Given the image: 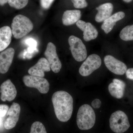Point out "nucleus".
<instances>
[{"label": "nucleus", "mask_w": 133, "mask_h": 133, "mask_svg": "<svg viewBox=\"0 0 133 133\" xmlns=\"http://www.w3.org/2000/svg\"><path fill=\"white\" fill-rule=\"evenodd\" d=\"M98 13L95 17V20L98 22H104L111 16L113 5L110 3H104L96 8Z\"/></svg>", "instance_id": "obj_16"}, {"label": "nucleus", "mask_w": 133, "mask_h": 133, "mask_svg": "<svg viewBox=\"0 0 133 133\" xmlns=\"http://www.w3.org/2000/svg\"><path fill=\"white\" fill-rule=\"evenodd\" d=\"M126 84L120 79H114L112 83L108 86V90L111 95L117 99H121L124 97Z\"/></svg>", "instance_id": "obj_15"}, {"label": "nucleus", "mask_w": 133, "mask_h": 133, "mask_svg": "<svg viewBox=\"0 0 133 133\" xmlns=\"http://www.w3.org/2000/svg\"><path fill=\"white\" fill-rule=\"evenodd\" d=\"M76 24L78 28L83 31V38L86 42L94 40L97 37V30L90 23L79 20Z\"/></svg>", "instance_id": "obj_12"}, {"label": "nucleus", "mask_w": 133, "mask_h": 133, "mask_svg": "<svg viewBox=\"0 0 133 133\" xmlns=\"http://www.w3.org/2000/svg\"><path fill=\"white\" fill-rule=\"evenodd\" d=\"M23 81L26 86L35 88L42 94H46L50 89V84L47 79L38 76L26 75L23 77Z\"/></svg>", "instance_id": "obj_6"}, {"label": "nucleus", "mask_w": 133, "mask_h": 133, "mask_svg": "<svg viewBox=\"0 0 133 133\" xmlns=\"http://www.w3.org/2000/svg\"><path fill=\"white\" fill-rule=\"evenodd\" d=\"M95 112L90 106L84 104L78 109L77 116V124L81 130H88L92 128L95 124Z\"/></svg>", "instance_id": "obj_2"}, {"label": "nucleus", "mask_w": 133, "mask_h": 133, "mask_svg": "<svg viewBox=\"0 0 133 133\" xmlns=\"http://www.w3.org/2000/svg\"><path fill=\"white\" fill-rule=\"evenodd\" d=\"M125 14L123 12H117L111 16L104 22L101 26V29L106 34L109 33L113 28L116 22L123 19L125 17Z\"/></svg>", "instance_id": "obj_17"}, {"label": "nucleus", "mask_w": 133, "mask_h": 133, "mask_svg": "<svg viewBox=\"0 0 133 133\" xmlns=\"http://www.w3.org/2000/svg\"><path fill=\"white\" fill-rule=\"evenodd\" d=\"M3 123V117H0V128L2 127Z\"/></svg>", "instance_id": "obj_30"}, {"label": "nucleus", "mask_w": 133, "mask_h": 133, "mask_svg": "<svg viewBox=\"0 0 133 133\" xmlns=\"http://www.w3.org/2000/svg\"><path fill=\"white\" fill-rule=\"evenodd\" d=\"M50 69L49 64L46 58H42L36 64L30 68L28 73L31 76L43 77L45 76L44 72L50 71Z\"/></svg>", "instance_id": "obj_14"}, {"label": "nucleus", "mask_w": 133, "mask_h": 133, "mask_svg": "<svg viewBox=\"0 0 133 133\" xmlns=\"http://www.w3.org/2000/svg\"><path fill=\"white\" fill-rule=\"evenodd\" d=\"M15 51L13 48H9L0 53V73L5 74L9 70L12 64Z\"/></svg>", "instance_id": "obj_13"}, {"label": "nucleus", "mask_w": 133, "mask_h": 133, "mask_svg": "<svg viewBox=\"0 0 133 133\" xmlns=\"http://www.w3.org/2000/svg\"><path fill=\"white\" fill-rule=\"evenodd\" d=\"M0 92L1 99L3 101H11L15 98L17 91L14 85L10 79H8L2 84Z\"/></svg>", "instance_id": "obj_11"}, {"label": "nucleus", "mask_w": 133, "mask_h": 133, "mask_svg": "<svg viewBox=\"0 0 133 133\" xmlns=\"http://www.w3.org/2000/svg\"><path fill=\"white\" fill-rule=\"evenodd\" d=\"M81 17V12L78 10H67L65 11L62 17L63 24L70 26L76 23Z\"/></svg>", "instance_id": "obj_19"}, {"label": "nucleus", "mask_w": 133, "mask_h": 133, "mask_svg": "<svg viewBox=\"0 0 133 133\" xmlns=\"http://www.w3.org/2000/svg\"><path fill=\"white\" fill-rule=\"evenodd\" d=\"M9 109L8 106L5 104L0 105V117H3L6 115Z\"/></svg>", "instance_id": "obj_26"}, {"label": "nucleus", "mask_w": 133, "mask_h": 133, "mask_svg": "<svg viewBox=\"0 0 133 133\" xmlns=\"http://www.w3.org/2000/svg\"><path fill=\"white\" fill-rule=\"evenodd\" d=\"M104 62L107 69L116 75H124L127 70L125 63L111 55L105 56Z\"/></svg>", "instance_id": "obj_10"}, {"label": "nucleus", "mask_w": 133, "mask_h": 133, "mask_svg": "<svg viewBox=\"0 0 133 133\" xmlns=\"http://www.w3.org/2000/svg\"><path fill=\"white\" fill-rule=\"evenodd\" d=\"M55 114L60 121L66 122L71 118L73 108V99L66 91H57L52 97Z\"/></svg>", "instance_id": "obj_1"}, {"label": "nucleus", "mask_w": 133, "mask_h": 133, "mask_svg": "<svg viewBox=\"0 0 133 133\" xmlns=\"http://www.w3.org/2000/svg\"><path fill=\"white\" fill-rule=\"evenodd\" d=\"M30 133H47L43 124L39 121L34 122L31 125Z\"/></svg>", "instance_id": "obj_21"}, {"label": "nucleus", "mask_w": 133, "mask_h": 133, "mask_svg": "<svg viewBox=\"0 0 133 133\" xmlns=\"http://www.w3.org/2000/svg\"><path fill=\"white\" fill-rule=\"evenodd\" d=\"M26 43L29 46L28 50L29 53H32L36 50L37 43L34 39L31 38H29L26 41Z\"/></svg>", "instance_id": "obj_23"}, {"label": "nucleus", "mask_w": 133, "mask_h": 133, "mask_svg": "<svg viewBox=\"0 0 133 133\" xmlns=\"http://www.w3.org/2000/svg\"><path fill=\"white\" fill-rule=\"evenodd\" d=\"M12 30L8 26L0 28V52L4 50L11 43L12 37Z\"/></svg>", "instance_id": "obj_18"}, {"label": "nucleus", "mask_w": 133, "mask_h": 133, "mask_svg": "<svg viewBox=\"0 0 133 133\" xmlns=\"http://www.w3.org/2000/svg\"><path fill=\"white\" fill-rule=\"evenodd\" d=\"M44 55L52 71L56 73L59 72L62 68V64L58 56L56 47L54 44L48 43Z\"/></svg>", "instance_id": "obj_8"}, {"label": "nucleus", "mask_w": 133, "mask_h": 133, "mask_svg": "<svg viewBox=\"0 0 133 133\" xmlns=\"http://www.w3.org/2000/svg\"><path fill=\"white\" fill-rule=\"evenodd\" d=\"M71 51L76 61L82 62L86 58L87 51L85 45L80 38L74 36H71L68 39Z\"/></svg>", "instance_id": "obj_5"}, {"label": "nucleus", "mask_w": 133, "mask_h": 133, "mask_svg": "<svg viewBox=\"0 0 133 133\" xmlns=\"http://www.w3.org/2000/svg\"><path fill=\"white\" fill-rule=\"evenodd\" d=\"M100 57L96 54L90 55L80 66L79 72L81 76L86 77L90 75L101 66Z\"/></svg>", "instance_id": "obj_7"}, {"label": "nucleus", "mask_w": 133, "mask_h": 133, "mask_svg": "<svg viewBox=\"0 0 133 133\" xmlns=\"http://www.w3.org/2000/svg\"><path fill=\"white\" fill-rule=\"evenodd\" d=\"M55 0H41V5L44 9H48Z\"/></svg>", "instance_id": "obj_25"}, {"label": "nucleus", "mask_w": 133, "mask_h": 133, "mask_svg": "<svg viewBox=\"0 0 133 133\" xmlns=\"http://www.w3.org/2000/svg\"><path fill=\"white\" fill-rule=\"evenodd\" d=\"M29 0H8V3L10 6L17 9L23 8L27 5Z\"/></svg>", "instance_id": "obj_22"}, {"label": "nucleus", "mask_w": 133, "mask_h": 133, "mask_svg": "<svg viewBox=\"0 0 133 133\" xmlns=\"http://www.w3.org/2000/svg\"><path fill=\"white\" fill-rule=\"evenodd\" d=\"M21 112V107L19 104L14 102L6 114L4 127L9 130L14 128L19 119Z\"/></svg>", "instance_id": "obj_9"}, {"label": "nucleus", "mask_w": 133, "mask_h": 133, "mask_svg": "<svg viewBox=\"0 0 133 133\" xmlns=\"http://www.w3.org/2000/svg\"><path fill=\"white\" fill-rule=\"evenodd\" d=\"M101 102L98 99L94 100L92 102V106L95 109H98L101 106Z\"/></svg>", "instance_id": "obj_27"}, {"label": "nucleus", "mask_w": 133, "mask_h": 133, "mask_svg": "<svg viewBox=\"0 0 133 133\" xmlns=\"http://www.w3.org/2000/svg\"><path fill=\"white\" fill-rule=\"evenodd\" d=\"M11 27L14 37L19 39L28 35L33 30V24L28 17L19 15L13 19Z\"/></svg>", "instance_id": "obj_3"}, {"label": "nucleus", "mask_w": 133, "mask_h": 133, "mask_svg": "<svg viewBox=\"0 0 133 133\" xmlns=\"http://www.w3.org/2000/svg\"><path fill=\"white\" fill-rule=\"evenodd\" d=\"M109 126L112 131L116 133H123L130 127L128 117L121 111L112 114L109 119Z\"/></svg>", "instance_id": "obj_4"}, {"label": "nucleus", "mask_w": 133, "mask_h": 133, "mask_svg": "<svg viewBox=\"0 0 133 133\" xmlns=\"http://www.w3.org/2000/svg\"><path fill=\"white\" fill-rule=\"evenodd\" d=\"M71 1L74 7L76 8H84L88 6V3L86 0H71Z\"/></svg>", "instance_id": "obj_24"}, {"label": "nucleus", "mask_w": 133, "mask_h": 133, "mask_svg": "<svg viewBox=\"0 0 133 133\" xmlns=\"http://www.w3.org/2000/svg\"><path fill=\"white\" fill-rule=\"evenodd\" d=\"M8 2V0H0V5L3 6Z\"/></svg>", "instance_id": "obj_29"}, {"label": "nucleus", "mask_w": 133, "mask_h": 133, "mask_svg": "<svg viewBox=\"0 0 133 133\" xmlns=\"http://www.w3.org/2000/svg\"><path fill=\"white\" fill-rule=\"evenodd\" d=\"M125 73L127 78L133 80V68L128 69Z\"/></svg>", "instance_id": "obj_28"}, {"label": "nucleus", "mask_w": 133, "mask_h": 133, "mask_svg": "<svg viewBox=\"0 0 133 133\" xmlns=\"http://www.w3.org/2000/svg\"><path fill=\"white\" fill-rule=\"evenodd\" d=\"M122 40L125 41H133V24L125 27L119 34Z\"/></svg>", "instance_id": "obj_20"}, {"label": "nucleus", "mask_w": 133, "mask_h": 133, "mask_svg": "<svg viewBox=\"0 0 133 133\" xmlns=\"http://www.w3.org/2000/svg\"><path fill=\"white\" fill-rule=\"evenodd\" d=\"M123 1L126 3H129L131 2L132 0H123Z\"/></svg>", "instance_id": "obj_31"}]
</instances>
